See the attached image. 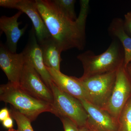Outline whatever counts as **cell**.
I'll return each mask as SVG.
<instances>
[{
    "mask_svg": "<svg viewBox=\"0 0 131 131\" xmlns=\"http://www.w3.org/2000/svg\"><path fill=\"white\" fill-rule=\"evenodd\" d=\"M39 12L52 39L62 52L72 49H84L86 45L85 28L88 13L80 11L75 21L66 17L52 1L36 0Z\"/></svg>",
    "mask_w": 131,
    "mask_h": 131,
    "instance_id": "cell-1",
    "label": "cell"
},
{
    "mask_svg": "<svg viewBox=\"0 0 131 131\" xmlns=\"http://www.w3.org/2000/svg\"><path fill=\"white\" fill-rule=\"evenodd\" d=\"M82 64L84 72L82 78L117 70L124 64V49L118 40L113 39L108 49L99 55L91 50H87L77 56Z\"/></svg>",
    "mask_w": 131,
    "mask_h": 131,
    "instance_id": "cell-2",
    "label": "cell"
},
{
    "mask_svg": "<svg viewBox=\"0 0 131 131\" xmlns=\"http://www.w3.org/2000/svg\"><path fill=\"white\" fill-rule=\"evenodd\" d=\"M0 100L9 103L31 122L42 113L51 110V103L33 97L21 89L18 85L8 82L0 86Z\"/></svg>",
    "mask_w": 131,
    "mask_h": 131,
    "instance_id": "cell-3",
    "label": "cell"
},
{
    "mask_svg": "<svg viewBox=\"0 0 131 131\" xmlns=\"http://www.w3.org/2000/svg\"><path fill=\"white\" fill-rule=\"evenodd\" d=\"M50 89L54 98L50 113L59 118L70 119L79 127L86 126L88 114L80 101L61 91L53 82Z\"/></svg>",
    "mask_w": 131,
    "mask_h": 131,
    "instance_id": "cell-4",
    "label": "cell"
},
{
    "mask_svg": "<svg viewBox=\"0 0 131 131\" xmlns=\"http://www.w3.org/2000/svg\"><path fill=\"white\" fill-rule=\"evenodd\" d=\"M117 71L87 78H79L86 92L88 101L101 109H104L112 93Z\"/></svg>",
    "mask_w": 131,
    "mask_h": 131,
    "instance_id": "cell-5",
    "label": "cell"
},
{
    "mask_svg": "<svg viewBox=\"0 0 131 131\" xmlns=\"http://www.w3.org/2000/svg\"><path fill=\"white\" fill-rule=\"evenodd\" d=\"M131 98V80L124 64L117 70L112 93L103 110L117 120L124 107Z\"/></svg>",
    "mask_w": 131,
    "mask_h": 131,
    "instance_id": "cell-6",
    "label": "cell"
},
{
    "mask_svg": "<svg viewBox=\"0 0 131 131\" xmlns=\"http://www.w3.org/2000/svg\"><path fill=\"white\" fill-rule=\"evenodd\" d=\"M18 86L34 98L51 104L53 102L54 98L51 90L28 62H26L24 65Z\"/></svg>",
    "mask_w": 131,
    "mask_h": 131,
    "instance_id": "cell-7",
    "label": "cell"
},
{
    "mask_svg": "<svg viewBox=\"0 0 131 131\" xmlns=\"http://www.w3.org/2000/svg\"><path fill=\"white\" fill-rule=\"evenodd\" d=\"M26 62L23 52L17 54L11 52L2 43L0 45V67L9 82L19 85L20 79Z\"/></svg>",
    "mask_w": 131,
    "mask_h": 131,
    "instance_id": "cell-8",
    "label": "cell"
},
{
    "mask_svg": "<svg viewBox=\"0 0 131 131\" xmlns=\"http://www.w3.org/2000/svg\"><path fill=\"white\" fill-rule=\"evenodd\" d=\"M26 62L31 64L49 89L52 81L44 63L42 51L36 37L34 29L31 30L27 44L23 50Z\"/></svg>",
    "mask_w": 131,
    "mask_h": 131,
    "instance_id": "cell-9",
    "label": "cell"
},
{
    "mask_svg": "<svg viewBox=\"0 0 131 131\" xmlns=\"http://www.w3.org/2000/svg\"><path fill=\"white\" fill-rule=\"evenodd\" d=\"M88 114L86 125L100 131H118L117 119L105 110L101 109L86 100H79Z\"/></svg>",
    "mask_w": 131,
    "mask_h": 131,
    "instance_id": "cell-10",
    "label": "cell"
},
{
    "mask_svg": "<svg viewBox=\"0 0 131 131\" xmlns=\"http://www.w3.org/2000/svg\"><path fill=\"white\" fill-rule=\"evenodd\" d=\"M52 82L61 91L77 98L88 100L86 92L79 78L66 75L61 71L46 67Z\"/></svg>",
    "mask_w": 131,
    "mask_h": 131,
    "instance_id": "cell-11",
    "label": "cell"
},
{
    "mask_svg": "<svg viewBox=\"0 0 131 131\" xmlns=\"http://www.w3.org/2000/svg\"><path fill=\"white\" fill-rule=\"evenodd\" d=\"M16 9L26 14L31 20L39 43L51 38L43 20L38 11L35 1L19 0Z\"/></svg>",
    "mask_w": 131,
    "mask_h": 131,
    "instance_id": "cell-12",
    "label": "cell"
},
{
    "mask_svg": "<svg viewBox=\"0 0 131 131\" xmlns=\"http://www.w3.org/2000/svg\"><path fill=\"white\" fill-rule=\"evenodd\" d=\"M23 13L19 11L11 17L2 16L0 18V29L6 37V47L14 53H16L18 42L27 28V25L22 29L19 28L21 22H18V19Z\"/></svg>",
    "mask_w": 131,
    "mask_h": 131,
    "instance_id": "cell-13",
    "label": "cell"
},
{
    "mask_svg": "<svg viewBox=\"0 0 131 131\" xmlns=\"http://www.w3.org/2000/svg\"><path fill=\"white\" fill-rule=\"evenodd\" d=\"M110 37L119 41L124 49V66L126 68L131 62V37L124 28V20L120 18L113 19L108 28Z\"/></svg>",
    "mask_w": 131,
    "mask_h": 131,
    "instance_id": "cell-14",
    "label": "cell"
},
{
    "mask_svg": "<svg viewBox=\"0 0 131 131\" xmlns=\"http://www.w3.org/2000/svg\"><path fill=\"white\" fill-rule=\"evenodd\" d=\"M42 51L44 63L46 67L60 71L62 61L60 49L52 38L39 44Z\"/></svg>",
    "mask_w": 131,
    "mask_h": 131,
    "instance_id": "cell-15",
    "label": "cell"
},
{
    "mask_svg": "<svg viewBox=\"0 0 131 131\" xmlns=\"http://www.w3.org/2000/svg\"><path fill=\"white\" fill-rule=\"evenodd\" d=\"M117 121L118 131H131V98L122 109Z\"/></svg>",
    "mask_w": 131,
    "mask_h": 131,
    "instance_id": "cell-16",
    "label": "cell"
},
{
    "mask_svg": "<svg viewBox=\"0 0 131 131\" xmlns=\"http://www.w3.org/2000/svg\"><path fill=\"white\" fill-rule=\"evenodd\" d=\"M59 10L64 15L73 21L77 19L75 10V0H53Z\"/></svg>",
    "mask_w": 131,
    "mask_h": 131,
    "instance_id": "cell-17",
    "label": "cell"
},
{
    "mask_svg": "<svg viewBox=\"0 0 131 131\" xmlns=\"http://www.w3.org/2000/svg\"><path fill=\"white\" fill-rule=\"evenodd\" d=\"M11 117L16 121L18 131H34L31 121L24 115L12 107L10 110Z\"/></svg>",
    "mask_w": 131,
    "mask_h": 131,
    "instance_id": "cell-18",
    "label": "cell"
},
{
    "mask_svg": "<svg viewBox=\"0 0 131 131\" xmlns=\"http://www.w3.org/2000/svg\"><path fill=\"white\" fill-rule=\"evenodd\" d=\"M62 123L64 131H78L79 127L72 120L65 117L59 118Z\"/></svg>",
    "mask_w": 131,
    "mask_h": 131,
    "instance_id": "cell-19",
    "label": "cell"
},
{
    "mask_svg": "<svg viewBox=\"0 0 131 131\" xmlns=\"http://www.w3.org/2000/svg\"><path fill=\"white\" fill-rule=\"evenodd\" d=\"M124 24L126 31L131 37V12L125 15Z\"/></svg>",
    "mask_w": 131,
    "mask_h": 131,
    "instance_id": "cell-20",
    "label": "cell"
},
{
    "mask_svg": "<svg viewBox=\"0 0 131 131\" xmlns=\"http://www.w3.org/2000/svg\"><path fill=\"white\" fill-rule=\"evenodd\" d=\"M19 0H1L0 6L2 7L16 9Z\"/></svg>",
    "mask_w": 131,
    "mask_h": 131,
    "instance_id": "cell-21",
    "label": "cell"
},
{
    "mask_svg": "<svg viewBox=\"0 0 131 131\" xmlns=\"http://www.w3.org/2000/svg\"><path fill=\"white\" fill-rule=\"evenodd\" d=\"M11 117L10 111L7 107H4L0 111V121L2 122L8 117Z\"/></svg>",
    "mask_w": 131,
    "mask_h": 131,
    "instance_id": "cell-22",
    "label": "cell"
},
{
    "mask_svg": "<svg viewBox=\"0 0 131 131\" xmlns=\"http://www.w3.org/2000/svg\"><path fill=\"white\" fill-rule=\"evenodd\" d=\"M2 124L4 127L8 130L13 128L14 122L12 117H8L6 119L2 121Z\"/></svg>",
    "mask_w": 131,
    "mask_h": 131,
    "instance_id": "cell-23",
    "label": "cell"
},
{
    "mask_svg": "<svg viewBox=\"0 0 131 131\" xmlns=\"http://www.w3.org/2000/svg\"><path fill=\"white\" fill-rule=\"evenodd\" d=\"M126 68L129 77L131 80V62L129 63Z\"/></svg>",
    "mask_w": 131,
    "mask_h": 131,
    "instance_id": "cell-24",
    "label": "cell"
},
{
    "mask_svg": "<svg viewBox=\"0 0 131 131\" xmlns=\"http://www.w3.org/2000/svg\"><path fill=\"white\" fill-rule=\"evenodd\" d=\"M78 131H91L87 126L79 127Z\"/></svg>",
    "mask_w": 131,
    "mask_h": 131,
    "instance_id": "cell-25",
    "label": "cell"
},
{
    "mask_svg": "<svg viewBox=\"0 0 131 131\" xmlns=\"http://www.w3.org/2000/svg\"><path fill=\"white\" fill-rule=\"evenodd\" d=\"M7 131H18V130H15V129H13H13H9V130H8Z\"/></svg>",
    "mask_w": 131,
    "mask_h": 131,
    "instance_id": "cell-26",
    "label": "cell"
},
{
    "mask_svg": "<svg viewBox=\"0 0 131 131\" xmlns=\"http://www.w3.org/2000/svg\"><path fill=\"white\" fill-rule=\"evenodd\" d=\"M88 127L89 128V129H90V130H91V131H100L97 130H95V129H92V128H90V127H89L88 126Z\"/></svg>",
    "mask_w": 131,
    "mask_h": 131,
    "instance_id": "cell-27",
    "label": "cell"
},
{
    "mask_svg": "<svg viewBox=\"0 0 131 131\" xmlns=\"http://www.w3.org/2000/svg\"></svg>",
    "mask_w": 131,
    "mask_h": 131,
    "instance_id": "cell-28",
    "label": "cell"
}]
</instances>
